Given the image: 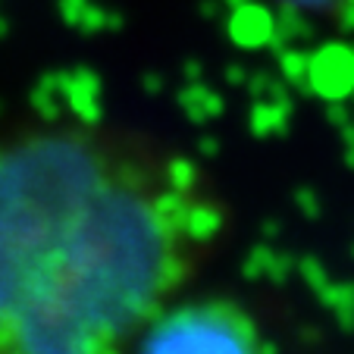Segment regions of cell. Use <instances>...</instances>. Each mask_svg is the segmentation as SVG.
<instances>
[{"label":"cell","mask_w":354,"mask_h":354,"mask_svg":"<svg viewBox=\"0 0 354 354\" xmlns=\"http://www.w3.org/2000/svg\"><path fill=\"white\" fill-rule=\"evenodd\" d=\"M132 354H270L257 317L229 295L173 298L138 333Z\"/></svg>","instance_id":"cell-2"},{"label":"cell","mask_w":354,"mask_h":354,"mask_svg":"<svg viewBox=\"0 0 354 354\" xmlns=\"http://www.w3.org/2000/svg\"><path fill=\"white\" fill-rule=\"evenodd\" d=\"M223 229L204 169L151 135H0V354H132Z\"/></svg>","instance_id":"cell-1"},{"label":"cell","mask_w":354,"mask_h":354,"mask_svg":"<svg viewBox=\"0 0 354 354\" xmlns=\"http://www.w3.org/2000/svg\"><path fill=\"white\" fill-rule=\"evenodd\" d=\"M286 3H295V7H304V10H323L339 3V0H286Z\"/></svg>","instance_id":"cell-3"}]
</instances>
